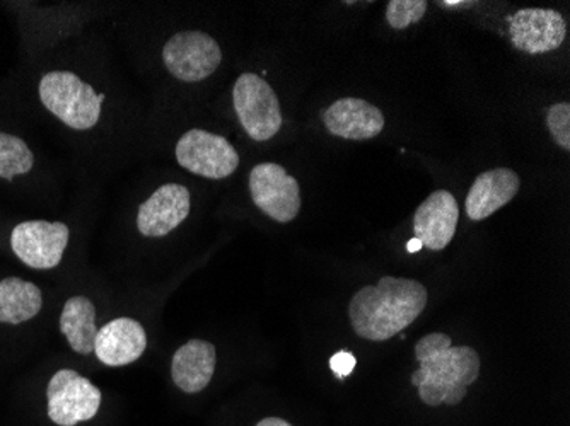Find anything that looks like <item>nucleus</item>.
I'll use <instances>...</instances> for the list:
<instances>
[{
	"mask_svg": "<svg viewBox=\"0 0 570 426\" xmlns=\"http://www.w3.org/2000/svg\"><path fill=\"white\" fill-rule=\"evenodd\" d=\"M428 306V288L409 278L383 277L355 291L348 306L352 329L367 341H386L409 328Z\"/></svg>",
	"mask_w": 570,
	"mask_h": 426,
	"instance_id": "nucleus-1",
	"label": "nucleus"
},
{
	"mask_svg": "<svg viewBox=\"0 0 570 426\" xmlns=\"http://www.w3.org/2000/svg\"><path fill=\"white\" fill-rule=\"evenodd\" d=\"M415 357L421 368L413 371L412 384L415 387L432 386L450 389L454 384L469 387L479 379L480 357L470 346H453L444 333H432L419 339Z\"/></svg>",
	"mask_w": 570,
	"mask_h": 426,
	"instance_id": "nucleus-2",
	"label": "nucleus"
},
{
	"mask_svg": "<svg viewBox=\"0 0 570 426\" xmlns=\"http://www.w3.org/2000/svg\"><path fill=\"white\" fill-rule=\"evenodd\" d=\"M41 105L72 130H89L101 118V105L95 88L69 70L45 73L38 85Z\"/></svg>",
	"mask_w": 570,
	"mask_h": 426,
	"instance_id": "nucleus-3",
	"label": "nucleus"
},
{
	"mask_svg": "<svg viewBox=\"0 0 570 426\" xmlns=\"http://www.w3.org/2000/svg\"><path fill=\"white\" fill-rule=\"evenodd\" d=\"M233 102L249 139L267 142L277 136L282 127L281 102L265 79L252 72L239 76L233 88Z\"/></svg>",
	"mask_w": 570,
	"mask_h": 426,
	"instance_id": "nucleus-4",
	"label": "nucleus"
},
{
	"mask_svg": "<svg viewBox=\"0 0 570 426\" xmlns=\"http://www.w3.org/2000/svg\"><path fill=\"white\" fill-rule=\"evenodd\" d=\"M47 399L51 422L59 426H76L98 415L101 390L76 370L63 368L48 383Z\"/></svg>",
	"mask_w": 570,
	"mask_h": 426,
	"instance_id": "nucleus-5",
	"label": "nucleus"
},
{
	"mask_svg": "<svg viewBox=\"0 0 570 426\" xmlns=\"http://www.w3.org/2000/svg\"><path fill=\"white\" fill-rule=\"evenodd\" d=\"M163 60L178 81L200 82L219 69L223 51L210 34L184 31L166 41Z\"/></svg>",
	"mask_w": 570,
	"mask_h": 426,
	"instance_id": "nucleus-6",
	"label": "nucleus"
},
{
	"mask_svg": "<svg viewBox=\"0 0 570 426\" xmlns=\"http://www.w3.org/2000/svg\"><path fill=\"white\" fill-rule=\"evenodd\" d=\"M176 161L202 178L224 179L238 169L239 156L224 137L194 128L176 143Z\"/></svg>",
	"mask_w": 570,
	"mask_h": 426,
	"instance_id": "nucleus-7",
	"label": "nucleus"
},
{
	"mask_svg": "<svg viewBox=\"0 0 570 426\" xmlns=\"http://www.w3.org/2000/svg\"><path fill=\"white\" fill-rule=\"evenodd\" d=\"M69 237L66 224L26 220L12 229L11 248L26 266L35 270H51L62 261Z\"/></svg>",
	"mask_w": 570,
	"mask_h": 426,
	"instance_id": "nucleus-8",
	"label": "nucleus"
},
{
	"mask_svg": "<svg viewBox=\"0 0 570 426\" xmlns=\"http://www.w3.org/2000/svg\"><path fill=\"white\" fill-rule=\"evenodd\" d=\"M249 191L256 207L278 224L296 219L301 210V190L296 178L274 162L253 168Z\"/></svg>",
	"mask_w": 570,
	"mask_h": 426,
	"instance_id": "nucleus-9",
	"label": "nucleus"
},
{
	"mask_svg": "<svg viewBox=\"0 0 570 426\" xmlns=\"http://www.w3.org/2000/svg\"><path fill=\"white\" fill-rule=\"evenodd\" d=\"M191 210V195L178 182L159 186L137 211V229L146 237H165L184 224Z\"/></svg>",
	"mask_w": 570,
	"mask_h": 426,
	"instance_id": "nucleus-10",
	"label": "nucleus"
},
{
	"mask_svg": "<svg viewBox=\"0 0 570 426\" xmlns=\"http://www.w3.org/2000/svg\"><path fill=\"white\" fill-rule=\"evenodd\" d=\"M512 44L530 56L557 50L567 37V26L553 9H521L509 26Z\"/></svg>",
	"mask_w": 570,
	"mask_h": 426,
	"instance_id": "nucleus-11",
	"label": "nucleus"
},
{
	"mask_svg": "<svg viewBox=\"0 0 570 426\" xmlns=\"http://www.w3.org/2000/svg\"><path fill=\"white\" fill-rule=\"evenodd\" d=\"M460 207L446 190H438L424 200L413 216L415 239L431 251H443L456 234Z\"/></svg>",
	"mask_w": 570,
	"mask_h": 426,
	"instance_id": "nucleus-12",
	"label": "nucleus"
},
{
	"mask_svg": "<svg viewBox=\"0 0 570 426\" xmlns=\"http://www.w3.org/2000/svg\"><path fill=\"white\" fill-rule=\"evenodd\" d=\"M323 123L332 136L361 142L380 136L384 117L376 106L364 99L344 98L333 102L323 113Z\"/></svg>",
	"mask_w": 570,
	"mask_h": 426,
	"instance_id": "nucleus-13",
	"label": "nucleus"
},
{
	"mask_svg": "<svg viewBox=\"0 0 570 426\" xmlns=\"http://www.w3.org/2000/svg\"><path fill=\"white\" fill-rule=\"evenodd\" d=\"M146 348V329L130 317H120L107 323L96 335V357L108 367L134 364L142 357Z\"/></svg>",
	"mask_w": 570,
	"mask_h": 426,
	"instance_id": "nucleus-14",
	"label": "nucleus"
},
{
	"mask_svg": "<svg viewBox=\"0 0 570 426\" xmlns=\"http://www.w3.org/2000/svg\"><path fill=\"white\" fill-rule=\"evenodd\" d=\"M520 186V176L512 169L498 168L482 172L473 182L464 201L466 216L473 222L494 216L495 211L501 210L518 195Z\"/></svg>",
	"mask_w": 570,
	"mask_h": 426,
	"instance_id": "nucleus-15",
	"label": "nucleus"
},
{
	"mask_svg": "<svg viewBox=\"0 0 570 426\" xmlns=\"http://www.w3.org/2000/svg\"><path fill=\"white\" fill-rule=\"evenodd\" d=\"M216 364V346L204 339H191L178 348L173 357V383L184 393H200L213 380Z\"/></svg>",
	"mask_w": 570,
	"mask_h": 426,
	"instance_id": "nucleus-16",
	"label": "nucleus"
},
{
	"mask_svg": "<svg viewBox=\"0 0 570 426\" xmlns=\"http://www.w3.org/2000/svg\"><path fill=\"white\" fill-rule=\"evenodd\" d=\"M60 333L76 354L91 355L95 351L96 309L95 304L85 296L70 297L60 314Z\"/></svg>",
	"mask_w": 570,
	"mask_h": 426,
	"instance_id": "nucleus-17",
	"label": "nucleus"
},
{
	"mask_svg": "<svg viewBox=\"0 0 570 426\" xmlns=\"http://www.w3.org/2000/svg\"><path fill=\"white\" fill-rule=\"evenodd\" d=\"M43 296L40 288L22 278L9 277L0 281V323L18 326L41 313Z\"/></svg>",
	"mask_w": 570,
	"mask_h": 426,
	"instance_id": "nucleus-18",
	"label": "nucleus"
},
{
	"mask_svg": "<svg viewBox=\"0 0 570 426\" xmlns=\"http://www.w3.org/2000/svg\"><path fill=\"white\" fill-rule=\"evenodd\" d=\"M35 166L30 147L19 137L0 131V179L14 181L18 176L28 175Z\"/></svg>",
	"mask_w": 570,
	"mask_h": 426,
	"instance_id": "nucleus-19",
	"label": "nucleus"
},
{
	"mask_svg": "<svg viewBox=\"0 0 570 426\" xmlns=\"http://www.w3.org/2000/svg\"><path fill=\"white\" fill-rule=\"evenodd\" d=\"M425 0H390L386 8V21L393 30H406L424 18L428 12Z\"/></svg>",
	"mask_w": 570,
	"mask_h": 426,
	"instance_id": "nucleus-20",
	"label": "nucleus"
},
{
	"mask_svg": "<svg viewBox=\"0 0 570 426\" xmlns=\"http://www.w3.org/2000/svg\"><path fill=\"white\" fill-rule=\"evenodd\" d=\"M547 125L550 136L556 140L557 146L563 150H570V105L569 102H557L547 111Z\"/></svg>",
	"mask_w": 570,
	"mask_h": 426,
	"instance_id": "nucleus-21",
	"label": "nucleus"
},
{
	"mask_svg": "<svg viewBox=\"0 0 570 426\" xmlns=\"http://www.w3.org/2000/svg\"><path fill=\"white\" fill-rule=\"evenodd\" d=\"M355 364H357V360H355V357L351 351H338V354H335L330 358V368H332L333 374H335L338 379L351 376L352 370L355 368Z\"/></svg>",
	"mask_w": 570,
	"mask_h": 426,
	"instance_id": "nucleus-22",
	"label": "nucleus"
},
{
	"mask_svg": "<svg viewBox=\"0 0 570 426\" xmlns=\"http://www.w3.org/2000/svg\"><path fill=\"white\" fill-rule=\"evenodd\" d=\"M417 389L424 405L432 406V408L443 405L444 396H446V389H443V387L424 384V386L417 387Z\"/></svg>",
	"mask_w": 570,
	"mask_h": 426,
	"instance_id": "nucleus-23",
	"label": "nucleus"
},
{
	"mask_svg": "<svg viewBox=\"0 0 570 426\" xmlns=\"http://www.w3.org/2000/svg\"><path fill=\"white\" fill-rule=\"evenodd\" d=\"M464 396H466V387L454 384V386H451L450 389L446 390L443 405L458 406L463 402Z\"/></svg>",
	"mask_w": 570,
	"mask_h": 426,
	"instance_id": "nucleus-24",
	"label": "nucleus"
},
{
	"mask_svg": "<svg viewBox=\"0 0 570 426\" xmlns=\"http://www.w3.org/2000/svg\"><path fill=\"white\" fill-rule=\"evenodd\" d=\"M439 6H443V8H470L473 6V2H463V0H441Z\"/></svg>",
	"mask_w": 570,
	"mask_h": 426,
	"instance_id": "nucleus-25",
	"label": "nucleus"
},
{
	"mask_svg": "<svg viewBox=\"0 0 570 426\" xmlns=\"http://www.w3.org/2000/svg\"><path fill=\"white\" fill-rule=\"evenodd\" d=\"M256 426H293L291 423L285 422L282 418H265Z\"/></svg>",
	"mask_w": 570,
	"mask_h": 426,
	"instance_id": "nucleus-26",
	"label": "nucleus"
},
{
	"mask_svg": "<svg viewBox=\"0 0 570 426\" xmlns=\"http://www.w3.org/2000/svg\"><path fill=\"white\" fill-rule=\"evenodd\" d=\"M422 248H424V246H422V242L419 241V239H415V237L410 239L409 245H406V249H409L410 252L421 251Z\"/></svg>",
	"mask_w": 570,
	"mask_h": 426,
	"instance_id": "nucleus-27",
	"label": "nucleus"
},
{
	"mask_svg": "<svg viewBox=\"0 0 570 426\" xmlns=\"http://www.w3.org/2000/svg\"><path fill=\"white\" fill-rule=\"evenodd\" d=\"M98 99H99V101L102 102V101H105V99H107V96L102 95V92H101V95H98Z\"/></svg>",
	"mask_w": 570,
	"mask_h": 426,
	"instance_id": "nucleus-28",
	"label": "nucleus"
}]
</instances>
